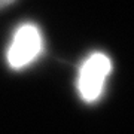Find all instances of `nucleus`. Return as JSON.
<instances>
[{
  "instance_id": "nucleus-3",
  "label": "nucleus",
  "mask_w": 134,
  "mask_h": 134,
  "mask_svg": "<svg viewBox=\"0 0 134 134\" xmlns=\"http://www.w3.org/2000/svg\"><path fill=\"white\" fill-rule=\"evenodd\" d=\"M15 0H0V9L2 8H6V6H9V5H12Z\"/></svg>"
},
{
  "instance_id": "nucleus-1",
  "label": "nucleus",
  "mask_w": 134,
  "mask_h": 134,
  "mask_svg": "<svg viewBox=\"0 0 134 134\" xmlns=\"http://www.w3.org/2000/svg\"><path fill=\"white\" fill-rule=\"evenodd\" d=\"M112 72V61L103 52H96L86 58L79 70L77 90L85 101H96L103 92L107 76Z\"/></svg>"
},
{
  "instance_id": "nucleus-2",
  "label": "nucleus",
  "mask_w": 134,
  "mask_h": 134,
  "mask_svg": "<svg viewBox=\"0 0 134 134\" xmlns=\"http://www.w3.org/2000/svg\"><path fill=\"white\" fill-rule=\"evenodd\" d=\"M42 34L33 24H23L15 31L8 49V63L15 70L29 66L42 52Z\"/></svg>"
}]
</instances>
